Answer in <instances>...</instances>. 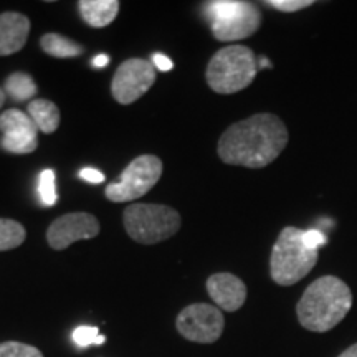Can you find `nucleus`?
<instances>
[{"label":"nucleus","instance_id":"obj_9","mask_svg":"<svg viewBox=\"0 0 357 357\" xmlns=\"http://www.w3.org/2000/svg\"><path fill=\"white\" fill-rule=\"evenodd\" d=\"M155 82L154 63L142 58H129L116 70L111 82V95L119 105L141 100Z\"/></svg>","mask_w":357,"mask_h":357},{"label":"nucleus","instance_id":"obj_13","mask_svg":"<svg viewBox=\"0 0 357 357\" xmlns=\"http://www.w3.org/2000/svg\"><path fill=\"white\" fill-rule=\"evenodd\" d=\"M30 33L29 17L19 12L0 13V56H8L25 47Z\"/></svg>","mask_w":357,"mask_h":357},{"label":"nucleus","instance_id":"obj_20","mask_svg":"<svg viewBox=\"0 0 357 357\" xmlns=\"http://www.w3.org/2000/svg\"><path fill=\"white\" fill-rule=\"evenodd\" d=\"M0 357H43L42 351L35 346L19 341L0 342Z\"/></svg>","mask_w":357,"mask_h":357},{"label":"nucleus","instance_id":"obj_10","mask_svg":"<svg viewBox=\"0 0 357 357\" xmlns=\"http://www.w3.org/2000/svg\"><path fill=\"white\" fill-rule=\"evenodd\" d=\"M0 146L10 154H30L38 147V128L29 113L7 109L0 116Z\"/></svg>","mask_w":357,"mask_h":357},{"label":"nucleus","instance_id":"obj_7","mask_svg":"<svg viewBox=\"0 0 357 357\" xmlns=\"http://www.w3.org/2000/svg\"><path fill=\"white\" fill-rule=\"evenodd\" d=\"M162 176V160L158 155L142 154L124 169L118 182L106 185V197L111 202L121 204L141 199L158 184Z\"/></svg>","mask_w":357,"mask_h":357},{"label":"nucleus","instance_id":"obj_26","mask_svg":"<svg viewBox=\"0 0 357 357\" xmlns=\"http://www.w3.org/2000/svg\"><path fill=\"white\" fill-rule=\"evenodd\" d=\"M109 63V58L106 55H98L95 56V60H93V66L95 68H102V66H106Z\"/></svg>","mask_w":357,"mask_h":357},{"label":"nucleus","instance_id":"obj_1","mask_svg":"<svg viewBox=\"0 0 357 357\" xmlns=\"http://www.w3.org/2000/svg\"><path fill=\"white\" fill-rule=\"evenodd\" d=\"M289 139L278 116L258 113L231 124L218 139V158L229 166L263 169L283 153Z\"/></svg>","mask_w":357,"mask_h":357},{"label":"nucleus","instance_id":"obj_8","mask_svg":"<svg viewBox=\"0 0 357 357\" xmlns=\"http://www.w3.org/2000/svg\"><path fill=\"white\" fill-rule=\"evenodd\" d=\"M176 328L182 337L199 344H212L220 339L225 319L217 306L195 303L178 312Z\"/></svg>","mask_w":357,"mask_h":357},{"label":"nucleus","instance_id":"obj_3","mask_svg":"<svg viewBox=\"0 0 357 357\" xmlns=\"http://www.w3.org/2000/svg\"><path fill=\"white\" fill-rule=\"evenodd\" d=\"M318 263V250L305 242V230L284 227L271 250L270 275L280 287H291L301 281Z\"/></svg>","mask_w":357,"mask_h":357},{"label":"nucleus","instance_id":"obj_29","mask_svg":"<svg viewBox=\"0 0 357 357\" xmlns=\"http://www.w3.org/2000/svg\"><path fill=\"white\" fill-rule=\"evenodd\" d=\"M6 100H7V93H6V89L0 88V108H2V106H3V102H6Z\"/></svg>","mask_w":357,"mask_h":357},{"label":"nucleus","instance_id":"obj_22","mask_svg":"<svg viewBox=\"0 0 357 357\" xmlns=\"http://www.w3.org/2000/svg\"><path fill=\"white\" fill-rule=\"evenodd\" d=\"M312 0H265L263 6L275 8L278 12L284 13H293L298 10H303V8H307L312 6Z\"/></svg>","mask_w":357,"mask_h":357},{"label":"nucleus","instance_id":"obj_27","mask_svg":"<svg viewBox=\"0 0 357 357\" xmlns=\"http://www.w3.org/2000/svg\"><path fill=\"white\" fill-rule=\"evenodd\" d=\"M337 357H357V342L356 344H352L351 347H347V349L342 352V354H339Z\"/></svg>","mask_w":357,"mask_h":357},{"label":"nucleus","instance_id":"obj_4","mask_svg":"<svg viewBox=\"0 0 357 357\" xmlns=\"http://www.w3.org/2000/svg\"><path fill=\"white\" fill-rule=\"evenodd\" d=\"M258 73V58L243 45H231L211 58L205 71L207 84L218 95H234L253 83Z\"/></svg>","mask_w":357,"mask_h":357},{"label":"nucleus","instance_id":"obj_23","mask_svg":"<svg viewBox=\"0 0 357 357\" xmlns=\"http://www.w3.org/2000/svg\"><path fill=\"white\" fill-rule=\"evenodd\" d=\"M305 242L310 248L318 250L321 247H324L328 240H326V236L318 230H306L305 231Z\"/></svg>","mask_w":357,"mask_h":357},{"label":"nucleus","instance_id":"obj_21","mask_svg":"<svg viewBox=\"0 0 357 357\" xmlns=\"http://www.w3.org/2000/svg\"><path fill=\"white\" fill-rule=\"evenodd\" d=\"M73 341L78 347L105 344L106 337L100 334L96 326H79L73 331Z\"/></svg>","mask_w":357,"mask_h":357},{"label":"nucleus","instance_id":"obj_15","mask_svg":"<svg viewBox=\"0 0 357 357\" xmlns=\"http://www.w3.org/2000/svg\"><path fill=\"white\" fill-rule=\"evenodd\" d=\"M26 113L37 124L38 131L45 134L55 132L60 126V109L50 100H43V98L42 100H33L32 102H29Z\"/></svg>","mask_w":357,"mask_h":357},{"label":"nucleus","instance_id":"obj_12","mask_svg":"<svg viewBox=\"0 0 357 357\" xmlns=\"http://www.w3.org/2000/svg\"><path fill=\"white\" fill-rule=\"evenodd\" d=\"M207 291L218 310L238 311L247 301V287L238 276L231 273H215L207 280Z\"/></svg>","mask_w":357,"mask_h":357},{"label":"nucleus","instance_id":"obj_6","mask_svg":"<svg viewBox=\"0 0 357 357\" xmlns=\"http://www.w3.org/2000/svg\"><path fill=\"white\" fill-rule=\"evenodd\" d=\"M205 15L218 42H238L252 37L261 25V12L255 3L240 0H215L205 3Z\"/></svg>","mask_w":357,"mask_h":357},{"label":"nucleus","instance_id":"obj_5","mask_svg":"<svg viewBox=\"0 0 357 357\" xmlns=\"http://www.w3.org/2000/svg\"><path fill=\"white\" fill-rule=\"evenodd\" d=\"M124 230L134 242L154 245L171 238L181 229V213L169 205L134 204L123 213Z\"/></svg>","mask_w":357,"mask_h":357},{"label":"nucleus","instance_id":"obj_11","mask_svg":"<svg viewBox=\"0 0 357 357\" xmlns=\"http://www.w3.org/2000/svg\"><path fill=\"white\" fill-rule=\"evenodd\" d=\"M100 234V222L86 212L66 213L48 227L47 242L53 250H65L79 240L95 238Z\"/></svg>","mask_w":357,"mask_h":357},{"label":"nucleus","instance_id":"obj_2","mask_svg":"<svg viewBox=\"0 0 357 357\" xmlns=\"http://www.w3.org/2000/svg\"><path fill=\"white\" fill-rule=\"evenodd\" d=\"M352 306V293L337 276L326 275L312 281L296 306L298 321L312 333H326L346 318Z\"/></svg>","mask_w":357,"mask_h":357},{"label":"nucleus","instance_id":"obj_28","mask_svg":"<svg viewBox=\"0 0 357 357\" xmlns=\"http://www.w3.org/2000/svg\"><path fill=\"white\" fill-rule=\"evenodd\" d=\"M258 68H271V63L268 61V58L265 56L258 58Z\"/></svg>","mask_w":357,"mask_h":357},{"label":"nucleus","instance_id":"obj_16","mask_svg":"<svg viewBox=\"0 0 357 357\" xmlns=\"http://www.w3.org/2000/svg\"><path fill=\"white\" fill-rule=\"evenodd\" d=\"M42 50L53 58H75L84 53V47L58 33H45L40 38Z\"/></svg>","mask_w":357,"mask_h":357},{"label":"nucleus","instance_id":"obj_25","mask_svg":"<svg viewBox=\"0 0 357 357\" xmlns=\"http://www.w3.org/2000/svg\"><path fill=\"white\" fill-rule=\"evenodd\" d=\"M153 63L155 65V68L160 71H171L174 68L172 60L162 53H154L153 55Z\"/></svg>","mask_w":357,"mask_h":357},{"label":"nucleus","instance_id":"obj_19","mask_svg":"<svg viewBox=\"0 0 357 357\" xmlns=\"http://www.w3.org/2000/svg\"><path fill=\"white\" fill-rule=\"evenodd\" d=\"M38 195L45 207H53L58 200L56 185H55V172L52 169H45L38 177Z\"/></svg>","mask_w":357,"mask_h":357},{"label":"nucleus","instance_id":"obj_24","mask_svg":"<svg viewBox=\"0 0 357 357\" xmlns=\"http://www.w3.org/2000/svg\"><path fill=\"white\" fill-rule=\"evenodd\" d=\"M78 176L79 178H83V181L91 182V184H101V182H105V174L93 167L82 169V171L78 172Z\"/></svg>","mask_w":357,"mask_h":357},{"label":"nucleus","instance_id":"obj_18","mask_svg":"<svg viewBox=\"0 0 357 357\" xmlns=\"http://www.w3.org/2000/svg\"><path fill=\"white\" fill-rule=\"evenodd\" d=\"M26 238V230L20 222L0 218V252L20 247Z\"/></svg>","mask_w":357,"mask_h":357},{"label":"nucleus","instance_id":"obj_17","mask_svg":"<svg viewBox=\"0 0 357 357\" xmlns=\"http://www.w3.org/2000/svg\"><path fill=\"white\" fill-rule=\"evenodd\" d=\"M3 89H6L7 96L17 102L32 100L38 91L37 83L33 82V78L29 73H24V71L12 73L6 79V88Z\"/></svg>","mask_w":357,"mask_h":357},{"label":"nucleus","instance_id":"obj_14","mask_svg":"<svg viewBox=\"0 0 357 357\" xmlns=\"http://www.w3.org/2000/svg\"><path fill=\"white\" fill-rule=\"evenodd\" d=\"M78 8L84 24L93 29H102L113 24L118 17L119 2L118 0H79Z\"/></svg>","mask_w":357,"mask_h":357}]
</instances>
